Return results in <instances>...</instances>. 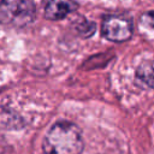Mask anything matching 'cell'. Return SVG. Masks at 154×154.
I'll use <instances>...</instances> for the list:
<instances>
[{
	"mask_svg": "<svg viewBox=\"0 0 154 154\" xmlns=\"http://www.w3.org/2000/svg\"><path fill=\"white\" fill-rule=\"evenodd\" d=\"M42 148L46 154H81L83 149L81 130L71 122H57L47 131Z\"/></svg>",
	"mask_w": 154,
	"mask_h": 154,
	"instance_id": "cell-1",
	"label": "cell"
},
{
	"mask_svg": "<svg viewBox=\"0 0 154 154\" xmlns=\"http://www.w3.org/2000/svg\"><path fill=\"white\" fill-rule=\"evenodd\" d=\"M36 6L32 0H0V24L24 28L34 22Z\"/></svg>",
	"mask_w": 154,
	"mask_h": 154,
	"instance_id": "cell-2",
	"label": "cell"
},
{
	"mask_svg": "<svg viewBox=\"0 0 154 154\" xmlns=\"http://www.w3.org/2000/svg\"><path fill=\"white\" fill-rule=\"evenodd\" d=\"M134 31L132 22L123 14H108L103 17L101 32L105 38L112 42H125L131 38Z\"/></svg>",
	"mask_w": 154,
	"mask_h": 154,
	"instance_id": "cell-3",
	"label": "cell"
},
{
	"mask_svg": "<svg viewBox=\"0 0 154 154\" xmlns=\"http://www.w3.org/2000/svg\"><path fill=\"white\" fill-rule=\"evenodd\" d=\"M77 8L75 0H43V14L49 20H60Z\"/></svg>",
	"mask_w": 154,
	"mask_h": 154,
	"instance_id": "cell-4",
	"label": "cell"
},
{
	"mask_svg": "<svg viewBox=\"0 0 154 154\" xmlns=\"http://www.w3.org/2000/svg\"><path fill=\"white\" fill-rule=\"evenodd\" d=\"M136 79L144 87L154 88V61H144L136 70Z\"/></svg>",
	"mask_w": 154,
	"mask_h": 154,
	"instance_id": "cell-5",
	"label": "cell"
},
{
	"mask_svg": "<svg viewBox=\"0 0 154 154\" xmlns=\"http://www.w3.org/2000/svg\"><path fill=\"white\" fill-rule=\"evenodd\" d=\"M140 29L144 35L154 38V11L144 12L138 19Z\"/></svg>",
	"mask_w": 154,
	"mask_h": 154,
	"instance_id": "cell-6",
	"label": "cell"
},
{
	"mask_svg": "<svg viewBox=\"0 0 154 154\" xmlns=\"http://www.w3.org/2000/svg\"><path fill=\"white\" fill-rule=\"evenodd\" d=\"M75 29L82 37H89L95 32L96 25L94 22L87 20L85 18H79L77 22H75Z\"/></svg>",
	"mask_w": 154,
	"mask_h": 154,
	"instance_id": "cell-7",
	"label": "cell"
}]
</instances>
